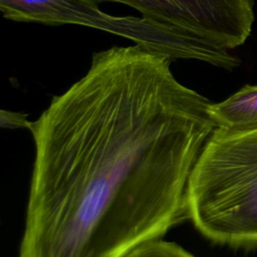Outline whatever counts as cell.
<instances>
[{
    "label": "cell",
    "mask_w": 257,
    "mask_h": 257,
    "mask_svg": "<svg viewBox=\"0 0 257 257\" xmlns=\"http://www.w3.org/2000/svg\"><path fill=\"white\" fill-rule=\"evenodd\" d=\"M6 19L49 25L75 24L102 30L135 42L170 60L191 59L231 69L239 64L226 49L144 17L113 16L103 12L94 0H0Z\"/></svg>",
    "instance_id": "cell-3"
},
{
    "label": "cell",
    "mask_w": 257,
    "mask_h": 257,
    "mask_svg": "<svg viewBox=\"0 0 257 257\" xmlns=\"http://www.w3.org/2000/svg\"><path fill=\"white\" fill-rule=\"evenodd\" d=\"M172 60L138 45L93 53L32 122L19 257H124L188 219V185L217 127Z\"/></svg>",
    "instance_id": "cell-1"
},
{
    "label": "cell",
    "mask_w": 257,
    "mask_h": 257,
    "mask_svg": "<svg viewBox=\"0 0 257 257\" xmlns=\"http://www.w3.org/2000/svg\"><path fill=\"white\" fill-rule=\"evenodd\" d=\"M124 257H195L180 245L161 239L146 242Z\"/></svg>",
    "instance_id": "cell-6"
},
{
    "label": "cell",
    "mask_w": 257,
    "mask_h": 257,
    "mask_svg": "<svg viewBox=\"0 0 257 257\" xmlns=\"http://www.w3.org/2000/svg\"><path fill=\"white\" fill-rule=\"evenodd\" d=\"M210 113L217 127L230 132L257 130V85H245L218 103H211Z\"/></svg>",
    "instance_id": "cell-5"
},
{
    "label": "cell",
    "mask_w": 257,
    "mask_h": 257,
    "mask_svg": "<svg viewBox=\"0 0 257 257\" xmlns=\"http://www.w3.org/2000/svg\"><path fill=\"white\" fill-rule=\"evenodd\" d=\"M137 9L151 22L197 36L221 49L245 42L254 20L252 0H94Z\"/></svg>",
    "instance_id": "cell-4"
},
{
    "label": "cell",
    "mask_w": 257,
    "mask_h": 257,
    "mask_svg": "<svg viewBox=\"0 0 257 257\" xmlns=\"http://www.w3.org/2000/svg\"><path fill=\"white\" fill-rule=\"evenodd\" d=\"M1 118V126L3 127H27L31 128L32 122L26 118V115L18 112H13L5 109H1L0 111Z\"/></svg>",
    "instance_id": "cell-7"
},
{
    "label": "cell",
    "mask_w": 257,
    "mask_h": 257,
    "mask_svg": "<svg viewBox=\"0 0 257 257\" xmlns=\"http://www.w3.org/2000/svg\"><path fill=\"white\" fill-rule=\"evenodd\" d=\"M187 209L212 242L257 246V130H214L191 174Z\"/></svg>",
    "instance_id": "cell-2"
}]
</instances>
